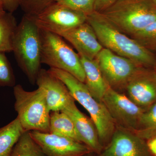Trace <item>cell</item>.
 I'll list each match as a JSON object with an SVG mask.
<instances>
[{"label": "cell", "mask_w": 156, "mask_h": 156, "mask_svg": "<svg viewBox=\"0 0 156 156\" xmlns=\"http://www.w3.org/2000/svg\"><path fill=\"white\" fill-rule=\"evenodd\" d=\"M87 22L94 29L103 48L131 59L138 66L156 67V56L153 52L116 28L101 13L95 11L88 15Z\"/></svg>", "instance_id": "1"}, {"label": "cell", "mask_w": 156, "mask_h": 156, "mask_svg": "<svg viewBox=\"0 0 156 156\" xmlns=\"http://www.w3.org/2000/svg\"><path fill=\"white\" fill-rule=\"evenodd\" d=\"M12 52L30 83L36 84L41 69L42 40L41 29L37 24L35 16L24 14L17 24Z\"/></svg>", "instance_id": "2"}, {"label": "cell", "mask_w": 156, "mask_h": 156, "mask_svg": "<svg viewBox=\"0 0 156 156\" xmlns=\"http://www.w3.org/2000/svg\"><path fill=\"white\" fill-rule=\"evenodd\" d=\"M48 70L63 82L74 100L88 112L97 129L101 144L111 139L115 124L103 102L94 98L85 83L69 73L54 68Z\"/></svg>", "instance_id": "3"}, {"label": "cell", "mask_w": 156, "mask_h": 156, "mask_svg": "<svg viewBox=\"0 0 156 156\" xmlns=\"http://www.w3.org/2000/svg\"><path fill=\"white\" fill-rule=\"evenodd\" d=\"M100 13L129 37L156 20V6L152 0H116Z\"/></svg>", "instance_id": "4"}, {"label": "cell", "mask_w": 156, "mask_h": 156, "mask_svg": "<svg viewBox=\"0 0 156 156\" xmlns=\"http://www.w3.org/2000/svg\"><path fill=\"white\" fill-rule=\"evenodd\" d=\"M14 109L25 131L50 132V111L43 90L27 91L20 85L13 87Z\"/></svg>", "instance_id": "5"}, {"label": "cell", "mask_w": 156, "mask_h": 156, "mask_svg": "<svg viewBox=\"0 0 156 156\" xmlns=\"http://www.w3.org/2000/svg\"><path fill=\"white\" fill-rule=\"evenodd\" d=\"M41 35L42 63L69 73L85 83V73L79 54L58 34L41 29Z\"/></svg>", "instance_id": "6"}, {"label": "cell", "mask_w": 156, "mask_h": 156, "mask_svg": "<svg viewBox=\"0 0 156 156\" xmlns=\"http://www.w3.org/2000/svg\"><path fill=\"white\" fill-rule=\"evenodd\" d=\"M102 102L111 116L120 128L135 132L145 110L140 108L127 96L108 86Z\"/></svg>", "instance_id": "7"}, {"label": "cell", "mask_w": 156, "mask_h": 156, "mask_svg": "<svg viewBox=\"0 0 156 156\" xmlns=\"http://www.w3.org/2000/svg\"><path fill=\"white\" fill-rule=\"evenodd\" d=\"M87 15L54 2L35 16L39 28L58 35L87 22Z\"/></svg>", "instance_id": "8"}, {"label": "cell", "mask_w": 156, "mask_h": 156, "mask_svg": "<svg viewBox=\"0 0 156 156\" xmlns=\"http://www.w3.org/2000/svg\"><path fill=\"white\" fill-rule=\"evenodd\" d=\"M107 83L113 89L126 87L140 67L131 59L103 48L95 58Z\"/></svg>", "instance_id": "9"}, {"label": "cell", "mask_w": 156, "mask_h": 156, "mask_svg": "<svg viewBox=\"0 0 156 156\" xmlns=\"http://www.w3.org/2000/svg\"><path fill=\"white\" fill-rule=\"evenodd\" d=\"M128 97L146 110L156 102V72L154 69L140 66L126 84Z\"/></svg>", "instance_id": "10"}, {"label": "cell", "mask_w": 156, "mask_h": 156, "mask_svg": "<svg viewBox=\"0 0 156 156\" xmlns=\"http://www.w3.org/2000/svg\"><path fill=\"white\" fill-rule=\"evenodd\" d=\"M47 156H87L92 152L82 143L66 136L40 131H29Z\"/></svg>", "instance_id": "11"}, {"label": "cell", "mask_w": 156, "mask_h": 156, "mask_svg": "<svg viewBox=\"0 0 156 156\" xmlns=\"http://www.w3.org/2000/svg\"><path fill=\"white\" fill-rule=\"evenodd\" d=\"M147 143L134 132L120 128L115 130L101 156H151Z\"/></svg>", "instance_id": "12"}, {"label": "cell", "mask_w": 156, "mask_h": 156, "mask_svg": "<svg viewBox=\"0 0 156 156\" xmlns=\"http://www.w3.org/2000/svg\"><path fill=\"white\" fill-rule=\"evenodd\" d=\"M36 84L44 92L50 112L62 111L75 100L63 82L48 70L41 69Z\"/></svg>", "instance_id": "13"}, {"label": "cell", "mask_w": 156, "mask_h": 156, "mask_svg": "<svg viewBox=\"0 0 156 156\" xmlns=\"http://www.w3.org/2000/svg\"><path fill=\"white\" fill-rule=\"evenodd\" d=\"M59 36L71 43L80 56L90 59H95L103 48L94 29L87 22Z\"/></svg>", "instance_id": "14"}, {"label": "cell", "mask_w": 156, "mask_h": 156, "mask_svg": "<svg viewBox=\"0 0 156 156\" xmlns=\"http://www.w3.org/2000/svg\"><path fill=\"white\" fill-rule=\"evenodd\" d=\"M62 112L69 116L72 120L80 142L92 151L100 152L102 146L96 127L91 118L80 111L73 101Z\"/></svg>", "instance_id": "15"}, {"label": "cell", "mask_w": 156, "mask_h": 156, "mask_svg": "<svg viewBox=\"0 0 156 156\" xmlns=\"http://www.w3.org/2000/svg\"><path fill=\"white\" fill-rule=\"evenodd\" d=\"M85 74V85L94 98L102 101L108 85L95 59L80 56Z\"/></svg>", "instance_id": "16"}, {"label": "cell", "mask_w": 156, "mask_h": 156, "mask_svg": "<svg viewBox=\"0 0 156 156\" xmlns=\"http://www.w3.org/2000/svg\"><path fill=\"white\" fill-rule=\"evenodd\" d=\"M25 132L17 117L0 128V156H11L14 146Z\"/></svg>", "instance_id": "17"}, {"label": "cell", "mask_w": 156, "mask_h": 156, "mask_svg": "<svg viewBox=\"0 0 156 156\" xmlns=\"http://www.w3.org/2000/svg\"><path fill=\"white\" fill-rule=\"evenodd\" d=\"M49 133L81 142L72 120L63 112H52L50 114Z\"/></svg>", "instance_id": "18"}, {"label": "cell", "mask_w": 156, "mask_h": 156, "mask_svg": "<svg viewBox=\"0 0 156 156\" xmlns=\"http://www.w3.org/2000/svg\"><path fill=\"white\" fill-rule=\"evenodd\" d=\"M17 24L13 13L5 11L0 14V52H12Z\"/></svg>", "instance_id": "19"}, {"label": "cell", "mask_w": 156, "mask_h": 156, "mask_svg": "<svg viewBox=\"0 0 156 156\" xmlns=\"http://www.w3.org/2000/svg\"><path fill=\"white\" fill-rule=\"evenodd\" d=\"M11 156H47L41 148L25 131L14 146Z\"/></svg>", "instance_id": "20"}, {"label": "cell", "mask_w": 156, "mask_h": 156, "mask_svg": "<svg viewBox=\"0 0 156 156\" xmlns=\"http://www.w3.org/2000/svg\"><path fill=\"white\" fill-rule=\"evenodd\" d=\"M135 133L144 140L156 136V102L143 113Z\"/></svg>", "instance_id": "21"}, {"label": "cell", "mask_w": 156, "mask_h": 156, "mask_svg": "<svg viewBox=\"0 0 156 156\" xmlns=\"http://www.w3.org/2000/svg\"><path fill=\"white\" fill-rule=\"evenodd\" d=\"M130 37L151 52H156V20Z\"/></svg>", "instance_id": "22"}, {"label": "cell", "mask_w": 156, "mask_h": 156, "mask_svg": "<svg viewBox=\"0 0 156 156\" xmlns=\"http://www.w3.org/2000/svg\"><path fill=\"white\" fill-rule=\"evenodd\" d=\"M16 80L11 63L5 53L0 52V87H14Z\"/></svg>", "instance_id": "23"}, {"label": "cell", "mask_w": 156, "mask_h": 156, "mask_svg": "<svg viewBox=\"0 0 156 156\" xmlns=\"http://www.w3.org/2000/svg\"><path fill=\"white\" fill-rule=\"evenodd\" d=\"M55 2V0H18L19 7L26 15L36 16L48 6Z\"/></svg>", "instance_id": "24"}, {"label": "cell", "mask_w": 156, "mask_h": 156, "mask_svg": "<svg viewBox=\"0 0 156 156\" xmlns=\"http://www.w3.org/2000/svg\"><path fill=\"white\" fill-rule=\"evenodd\" d=\"M62 5L88 15L95 12V0H55Z\"/></svg>", "instance_id": "25"}, {"label": "cell", "mask_w": 156, "mask_h": 156, "mask_svg": "<svg viewBox=\"0 0 156 156\" xmlns=\"http://www.w3.org/2000/svg\"><path fill=\"white\" fill-rule=\"evenodd\" d=\"M116 0H95V11L100 12L106 10Z\"/></svg>", "instance_id": "26"}, {"label": "cell", "mask_w": 156, "mask_h": 156, "mask_svg": "<svg viewBox=\"0 0 156 156\" xmlns=\"http://www.w3.org/2000/svg\"><path fill=\"white\" fill-rule=\"evenodd\" d=\"M5 11L13 13L19 7L18 0H0Z\"/></svg>", "instance_id": "27"}, {"label": "cell", "mask_w": 156, "mask_h": 156, "mask_svg": "<svg viewBox=\"0 0 156 156\" xmlns=\"http://www.w3.org/2000/svg\"><path fill=\"white\" fill-rule=\"evenodd\" d=\"M148 140L147 144L149 149L151 153L156 156V136Z\"/></svg>", "instance_id": "28"}, {"label": "cell", "mask_w": 156, "mask_h": 156, "mask_svg": "<svg viewBox=\"0 0 156 156\" xmlns=\"http://www.w3.org/2000/svg\"><path fill=\"white\" fill-rule=\"evenodd\" d=\"M5 11H5V9H4L2 4L0 2V14H2V13L5 12Z\"/></svg>", "instance_id": "29"}, {"label": "cell", "mask_w": 156, "mask_h": 156, "mask_svg": "<svg viewBox=\"0 0 156 156\" xmlns=\"http://www.w3.org/2000/svg\"><path fill=\"white\" fill-rule=\"evenodd\" d=\"M152 1L153 2L154 4V5H155L156 6V0H152Z\"/></svg>", "instance_id": "30"}, {"label": "cell", "mask_w": 156, "mask_h": 156, "mask_svg": "<svg viewBox=\"0 0 156 156\" xmlns=\"http://www.w3.org/2000/svg\"><path fill=\"white\" fill-rule=\"evenodd\" d=\"M155 70H156V67L154 69Z\"/></svg>", "instance_id": "31"}, {"label": "cell", "mask_w": 156, "mask_h": 156, "mask_svg": "<svg viewBox=\"0 0 156 156\" xmlns=\"http://www.w3.org/2000/svg\"><path fill=\"white\" fill-rule=\"evenodd\" d=\"M0 2H1V1H0ZM1 3H2V2H1Z\"/></svg>", "instance_id": "32"}, {"label": "cell", "mask_w": 156, "mask_h": 156, "mask_svg": "<svg viewBox=\"0 0 156 156\" xmlns=\"http://www.w3.org/2000/svg\"></svg>", "instance_id": "33"}]
</instances>
